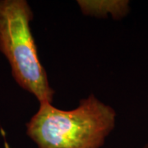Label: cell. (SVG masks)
I'll use <instances>...</instances> for the list:
<instances>
[{
  "label": "cell",
  "mask_w": 148,
  "mask_h": 148,
  "mask_svg": "<svg viewBox=\"0 0 148 148\" xmlns=\"http://www.w3.org/2000/svg\"><path fill=\"white\" fill-rule=\"evenodd\" d=\"M115 123V110L90 95L71 110L40 104L27 134L38 148H101Z\"/></svg>",
  "instance_id": "6da1fadb"
},
{
  "label": "cell",
  "mask_w": 148,
  "mask_h": 148,
  "mask_svg": "<svg viewBox=\"0 0 148 148\" xmlns=\"http://www.w3.org/2000/svg\"><path fill=\"white\" fill-rule=\"evenodd\" d=\"M34 14L26 0H0V52L13 78L40 104L53 101L54 90L39 58L31 29Z\"/></svg>",
  "instance_id": "7a4b0ae2"
},
{
  "label": "cell",
  "mask_w": 148,
  "mask_h": 148,
  "mask_svg": "<svg viewBox=\"0 0 148 148\" xmlns=\"http://www.w3.org/2000/svg\"><path fill=\"white\" fill-rule=\"evenodd\" d=\"M77 3L84 14L96 17L110 16L114 20H119L130 12V2L127 0L77 1Z\"/></svg>",
  "instance_id": "3957f363"
},
{
  "label": "cell",
  "mask_w": 148,
  "mask_h": 148,
  "mask_svg": "<svg viewBox=\"0 0 148 148\" xmlns=\"http://www.w3.org/2000/svg\"><path fill=\"white\" fill-rule=\"evenodd\" d=\"M143 148H148V143L147 144V145H146V146H145V147H144Z\"/></svg>",
  "instance_id": "277c9868"
}]
</instances>
